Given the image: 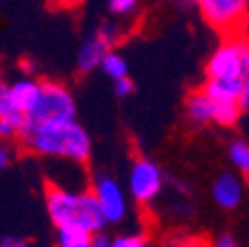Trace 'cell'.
<instances>
[{"label":"cell","instance_id":"6da1fadb","mask_svg":"<svg viewBox=\"0 0 249 247\" xmlns=\"http://www.w3.org/2000/svg\"><path fill=\"white\" fill-rule=\"evenodd\" d=\"M22 147L40 156H60L76 163H87L91 154V140L76 120L65 123H42V125H27L20 129Z\"/></svg>","mask_w":249,"mask_h":247},{"label":"cell","instance_id":"7a4b0ae2","mask_svg":"<svg viewBox=\"0 0 249 247\" xmlns=\"http://www.w3.org/2000/svg\"><path fill=\"white\" fill-rule=\"evenodd\" d=\"M45 198L49 218L56 227H83L98 234L105 229V223H109L96 191H67L47 183Z\"/></svg>","mask_w":249,"mask_h":247},{"label":"cell","instance_id":"3957f363","mask_svg":"<svg viewBox=\"0 0 249 247\" xmlns=\"http://www.w3.org/2000/svg\"><path fill=\"white\" fill-rule=\"evenodd\" d=\"M205 72L207 78H243L249 72V38L245 36V31L223 36V42L212 54Z\"/></svg>","mask_w":249,"mask_h":247},{"label":"cell","instance_id":"277c9868","mask_svg":"<svg viewBox=\"0 0 249 247\" xmlns=\"http://www.w3.org/2000/svg\"><path fill=\"white\" fill-rule=\"evenodd\" d=\"M76 116V103L71 94L60 82H42L40 98L27 114V125H42V123H65L73 120Z\"/></svg>","mask_w":249,"mask_h":247},{"label":"cell","instance_id":"5b68a950","mask_svg":"<svg viewBox=\"0 0 249 247\" xmlns=\"http://www.w3.org/2000/svg\"><path fill=\"white\" fill-rule=\"evenodd\" d=\"M202 20L220 36L245 31L249 16V0H198Z\"/></svg>","mask_w":249,"mask_h":247},{"label":"cell","instance_id":"8992f818","mask_svg":"<svg viewBox=\"0 0 249 247\" xmlns=\"http://www.w3.org/2000/svg\"><path fill=\"white\" fill-rule=\"evenodd\" d=\"M162 187V174L158 165H154L147 158H138L129 171V191L134 201L140 205H147L158 196Z\"/></svg>","mask_w":249,"mask_h":247},{"label":"cell","instance_id":"52a82bcc","mask_svg":"<svg viewBox=\"0 0 249 247\" xmlns=\"http://www.w3.org/2000/svg\"><path fill=\"white\" fill-rule=\"evenodd\" d=\"M114 42H116V31L111 29V27H103V29H98L96 34H91V36L83 42L80 52H78V60H76L78 72L87 74V72H91V69H96L98 65H103L105 56L111 52Z\"/></svg>","mask_w":249,"mask_h":247},{"label":"cell","instance_id":"ba28073f","mask_svg":"<svg viewBox=\"0 0 249 247\" xmlns=\"http://www.w3.org/2000/svg\"><path fill=\"white\" fill-rule=\"evenodd\" d=\"M93 191H96V196H98L100 207H103L107 221L109 223L123 221L124 214H127V203H124V194H123V190H120L118 183H116L111 176L100 174L98 178H96Z\"/></svg>","mask_w":249,"mask_h":247},{"label":"cell","instance_id":"9c48e42d","mask_svg":"<svg viewBox=\"0 0 249 247\" xmlns=\"http://www.w3.org/2000/svg\"><path fill=\"white\" fill-rule=\"evenodd\" d=\"M216 114V100L205 89H196L187 96V116L198 125H207L213 120Z\"/></svg>","mask_w":249,"mask_h":247},{"label":"cell","instance_id":"30bf717a","mask_svg":"<svg viewBox=\"0 0 249 247\" xmlns=\"http://www.w3.org/2000/svg\"><path fill=\"white\" fill-rule=\"evenodd\" d=\"M240 196H243V190H240V183L236 176L223 174L213 183V201L223 209H233L240 203Z\"/></svg>","mask_w":249,"mask_h":247},{"label":"cell","instance_id":"8fae6325","mask_svg":"<svg viewBox=\"0 0 249 247\" xmlns=\"http://www.w3.org/2000/svg\"><path fill=\"white\" fill-rule=\"evenodd\" d=\"M202 89H205L213 100H240L243 78H229V76L207 78V82H205Z\"/></svg>","mask_w":249,"mask_h":247},{"label":"cell","instance_id":"7c38bea8","mask_svg":"<svg viewBox=\"0 0 249 247\" xmlns=\"http://www.w3.org/2000/svg\"><path fill=\"white\" fill-rule=\"evenodd\" d=\"M40 89H42V82L31 80V78H22V80L9 85L11 98H14L16 105H18L25 114H29L31 109H34V105L38 103V98H40Z\"/></svg>","mask_w":249,"mask_h":247},{"label":"cell","instance_id":"4fadbf2b","mask_svg":"<svg viewBox=\"0 0 249 247\" xmlns=\"http://www.w3.org/2000/svg\"><path fill=\"white\" fill-rule=\"evenodd\" d=\"M0 118L11 120L18 129H22L27 123V114L22 112V109L16 105L14 98H11L9 85H2V82H0Z\"/></svg>","mask_w":249,"mask_h":247},{"label":"cell","instance_id":"5bb4252c","mask_svg":"<svg viewBox=\"0 0 249 247\" xmlns=\"http://www.w3.org/2000/svg\"><path fill=\"white\" fill-rule=\"evenodd\" d=\"M58 245L62 247H91L93 234L83 227H58Z\"/></svg>","mask_w":249,"mask_h":247},{"label":"cell","instance_id":"9a60e30c","mask_svg":"<svg viewBox=\"0 0 249 247\" xmlns=\"http://www.w3.org/2000/svg\"><path fill=\"white\" fill-rule=\"evenodd\" d=\"M240 112H243V107H240L238 100H216L213 123L223 125V127H229V125H233L238 120Z\"/></svg>","mask_w":249,"mask_h":247},{"label":"cell","instance_id":"2e32d148","mask_svg":"<svg viewBox=\"0 0 249 247\" xmlns=\"http://www.w3.org/2000/svg\"><path fill=\"white\" fill-rule=\"evenodd\" d=\"M100 67L105 69V74H107L109 78H114V80H120V78L127 76V60L116 52H109Z\"/></svg>","mask_w":249,"mask_h":247},{"label":"cell","instance_id":"e0dca14e","mask_svg":"<svg viewBox=\"0 0 249 247\" xmlns=\"http://www.w3.org/2000/svg\"><path fill=\"white\" fill-rule=\"evenodd\" d=\"M229 158H231V163L236 165L240 171L247 174L249 171V145L243 143V140L231 143V147H229Z\"/></svg>","mask_w":249,"mask_h":247},{"label":"cell","instance_id":"ac0fdd59","mask_svg":"<svg viewBox=\"0 0 249 247\" xmlns=\"http://www.w3.org/2000/svg\"><path fill=\"white\" fill-rule=\"evenodd\" d=\"M116 247H142L147 245V236L145 234H129V236H118L114 238Z\"/></svg>","mask_w":249,"mask_h":247},{"label":"cell","instance_id":"d6986e66","mask_svg":"<svg viewBox=\"0 0 249 247\" xmlns=\"http://www.w3.org/2000/svg\"><path fill=\"white\" fill-rule=\"evenodd\" d=\"M136 5H138V0H109L111 14H118V16H124V14H129V11H134Z\"/></svg>","mask_w":249,"mask_h":247},{"label":"cell","instance_id":"ffe728a7","mask_svg":"<svg viewBox=\"0 0 249 247\" xmlns=\"http://www.w3.org/2000/svg\"><path fill=\"white\" fill-rule=\"evenodd\" d=\"M18 134H20V129L16 127L11 120L0 118V138H2V140H11V138H16Z\"/></svg>","mask_w":249,"mask_h":247},{"label":"cell","instance_id":"44dd1931","mask_svg":"<svg viewBox=\"0 0 249 247\" xmlns=\"http://www.w3.org/2000/svg\"><path fill=\"white\" fill-rule=\"evenodd\" d=\"M114 82H116V94H118L120 98L134 94V82L129 80V76H124V78H120V80H114Z\"/></svg>","mask_w":249,"mask_h":247},{"label":"cell","instance_id":"7402d4cb","mask_svg":"<svg viewBox=\"0 0 249 247\" xmlns=\"http://www.w3.org/2000/svg\"><path fill=\"white\" fill-rule=\"evenodd\" d=\"M240 107L243 112H249V72L243 76V89H240Z\"/></svg>","mask_w":249,"mask_h":247},{"label":"cell","instance_id":"603a6c76","mask_svg":"<svg viewBox=\"0 0 249 247\" xmlns=\"http://www.w3.org/2000/svg\"><path fill=\"white\" fill-rule=\"evenodd\" d=\"M93 245L96 247H107V245H114V241H109L103 232H98V234H93Z\"/></svg>","mask_w":249,"mask_h":247},{"label":"cell","instance_id":"cb8c5ba5","mask_svg":"<svg viewBox=\"0 0 249 247\" xmlns=\"http://www.w3.org/2000/svg\"><path fill=\"white\" fill-rule=\"evenodd\" d=\"M9 160H11V152L7 150V147H0V170H2V167H7V165H9Z\"/></svg>","mask_w":249,"mask_h":247},{"label":"cell","instance_id":"d4e9b609","mask_svg":"<svg viewBox=\"0 0 249 247\" xmlns=\"http://www.w3.org/2000/svg\"><path fill=\"white\" fill-rule=\"evenodd\" d=\"M216 245H220V247H233V245H236V241H233L229 234H225L223 238H218V241H216Z\"/></svg>","mask_w":249,"mask_h":247},{"label":"cell","instance_id":"484cf974","mask_svg":"<svg viewBox=\"0 0 249 247\" xmlns=\"http://www.w3.org/2000/svg\"><path fill=\"white\" fill-rule=\"evenodd\" d=\"M2 245H5V247H14V245H25V243L18 241V238H5V241H2Z\"/></svg>","mask_w":249,"mask_h":247},{"label":"cell","instance_id":"4316f807","mask_svg":"<svg viewBox=\"0 0 249 247\" xmlns=\"http://www.w3.org/2000/svg\"><path fill=\"white\" fill-rule=\"evenodd\" d=\"M65 7H78V5H83V0H60Z\"/></svg>","mask_w":249,"mask_h":247},{"label":"cell","instance_id":"83f0119b","mask_svg":"<svg viewBox=\"0 0 249 247\" xmlns=\"http://www.w3.org/2000/svg\"><path fill=\"white\" fill-rule=\"evenodd\" d=\"M247 174H249V171H247Z\"/></svg>","mask_w":249,"mask_h":247}]
</instances>
